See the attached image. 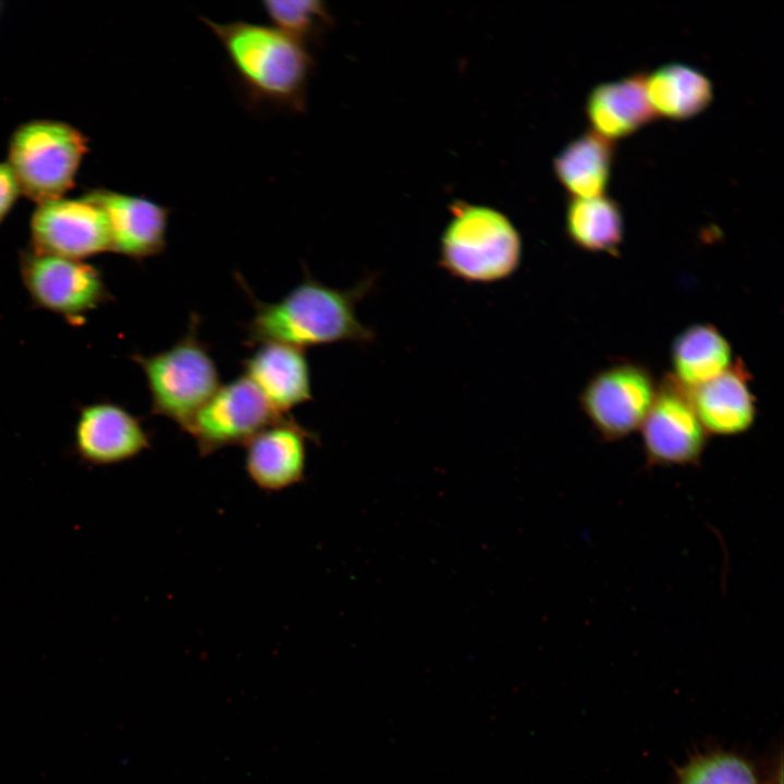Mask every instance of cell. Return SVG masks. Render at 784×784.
Returning a JSON list of instances; mask_svg holds the SVG:
<instances>
[{"label": "cell", "instance_id": "4fadbf2b", "mask_svg": "<svg viewBox=\"0 0 784 784\" xmlns=\"http://www.w3.org/2000/svg\"><path fill=\"white\" fill-rule=\"evenodd\" d=\"M106 212L110 226L111 252L135 261L162 254L171 209L143 196L106 188L84 195Z\"/></svg>", "mask_w": 784, "mask_h": 784}, {"label": "cell", "instance_id": "7c38bea8", "mask_svg": "<svg viewBox=\"0 0 784 784\" xmlns=\"http://www.w3.org/2000/svg\"><path fill=\"white\" fill-rule=\"evenodd\" d=\"M318 436L286 416L266 427L244 446V468L252 482L267 492L291 488L305 478L308 442Z\"/></svg>", "mask_w": 784, "mask_h": 784}, {"label": "cell", "instance_id": "ba28073f", "mask_svg": "<svg viewBox=\"0 0 784 784\" xmlns=\"http://www.w3.org/2000/svg\"><path fill=\"white\" fill-rule=\"evenodd\" d=\"M651 372L636 363H618L597 372L580 395L581 408L607 441L621 440L642 425L657 393Z\"/></svg>", "mask_w": 784, "mask_h": 784}, {"label": "cell", "instance_id": "6da1fadb", "mask_svg": "<svg viewBox=\"0 0 784 784\" xmlns=\"http://www.w3.org/2000/svg\"><path fill=\"white\" fill-rule=\"evenodd\" d=\"M236 280L254 308L244 327L246 346L281 343L306 350L342 342L365 344L375 339L373 331L358 319L356 311L357 304L375 285L373 274L348 289H336L304 269L303 280L270 303L258 299L240 274Z\"/></svg>", "mask_w": 784, "mask_h": 784}, {"label": "cell", "instance_id": "603a6c76", "mask_svg": "<svg viewBox=\"0 0 784 784\" xmlns=\"http://www.w3.org/2000/svg\"><path fill=\"white\" fill-rule=\"evenodd\" d=\"M22 194L20 184L8 162H0V224Z\"/></svg>", "mask_w": 784, "mask_h": 784}, {"label": "cell", "instance_id": "30bf717a", "mask_svg": "<svg viewBox=\"0 0 784 784\" xmlns=\"http://www.w3.org/2000/svg\"><path fill=\"white\" fill-rule=\"evenodd\" d=\"M29 233V248L44 254L84 260L111 252L108 217L98 204L85 196L37 204Z\"/></svg>", "mask_w": 784, "mask_h": 784}, {"label": "cell", "instance_id": "7a4b0ae2", "mask_svg": "<svg viewBox=\"0 0 784 784\" xmlns=\"http://www.w3.org/2000/svg\"><path fill=\"white\" fill-rule=\"evenodd\" d=\"M200 20L222 46L249 103L293 113L305 111L314 70L305 44L270 25Z\"/></svg>", "mask_w": 784, "mask_h": 784}, {"label": "cell", "instance_id": "e0dca14e", "mask_svg": "<svg viewBox=\"0 0 784 784\" xmlns=\"http://www.w3.org/2000/svg\"><path fill=\"white\" fill-rule=\"evenodd\" d=\"M614 143L586 132L560 151L553 162L558 181L573 197L603 196L614 162Z\"/></svg>", "mask_w": 784, "mask_h": 784}, {"label": "cell", "instance_id": "3957f363", "mask_svg": "<svg viewBox=\"0 0 784 784\" xmlns=\"http://www.w3.org/2000/svg\"><path fill=\"white\" fill-rule=\"evenodd\" d=\"M199 324L200 317L193 313L186 332L171 346L130 356L144 373L150 415L170 419L182 430L221 385L209 344L199 338Z\"/></svg>", "mask_w": 784, "mask_h": 784}, {"label": "cell", "instance_id": "d6986e66", "mask_svg": "<svg viewBox=\"0 0 784 784\" xmlns=\"http://www.w3.org/2000/svg\"><path fill=\"white\" fill-rule=\"evenodd\" d=\"M672 375L687 389L698 387L732 365L727 340L712 324H693L682 331L672 344Z\"/></svg>", "mask_w": 784, "mask_h": 784}, {"label": "cell", "instance_id": "2e32d148", "mask_svg": "<svg viewBox=\"0 0 784 784\" xmlns=\"http://www.w3.org/2000/svg\"><path fill=\"white\" fill-rule=\"evenodd\" d=\"M645 81V74L635 73L596 86L586 101L591 131L613 142L653 122L658 115L648 100Z\"/></svg>", "mask_w": 784, "mask_h": 784}, {"label": "cell", "instance_id": "52a82bcc", "mask_svg": "<svg viewBox=\"0 0 784 784\" xmlns=\"http://www.w3.org/2000/svg\"><path fill=\"white\" fill-rule=\"evenodd\" d=\"M290 415L279 414L245 376L221 384L194 414L183 431L200 456L224 448L245 445L266 427Z\"/></svg>", "mask_w": 784, "mask_h": 784}, {"label": "cell", "instance_id": "277c9868", "mask_svg": "<svg viewBox=\"0 0 784 784\" xmlns=\"http://www.w3.org/2000/svg\"><path fill=\"white\" fill-rule=\"evenodd\" d=\"M440 240L439 265L468 283L512 277L522 260V238L507 217L478 205L456 203Z\"/></svg>", "mask_w": 784, "mask_h": 784}, {"label": "cell", "instance_id": "5b68a950", "mask_svg": "<svg viewBox=\"0 0 784 784\" xmlns=\"http://www.w3.org/2000/svg\"><path fill=\"white\" fill-rule=\"evenodd\" d=\"M87 151V138L74 126L53 120L21 124L9 143L8 163L22 191L37 204L61 198L73 186Z\"/></svg>", "mask_w": 784, "mask_h": 784}, {"label": "cell", "instance_id": "5bb4252c", "mask_svg": "<svg viewBox=\"0 0 784 784\" xmlns=\"http://www.w3.org/2000/svg\"><path fill=\"white\" fill-rule=\"evenodd\" d=\"M253 348L242 360V375L279 414L290 415L291 409L314 399L305 350L281 343H264Z\"/></svg>", "mask_w": 784, "mask_h": 784}, {"label": "cell", "instance_id": "8fae6325", "mask_svg": "<svg viewBox=\"0 0 784 784\" xmlns=\"http://www.w3.org/2000/svg\"><path fill=\"white\" fill-rule=\"evenodd\" d=\"M151 444L142 419L122 404L101 400L82 405L73 429V451L91 466L131 461Z\"/></svg>", "mask_w": 784, "mask_h": 784}, {"label": "cell", "instance_id": "8992f818", "mask_svg": "<svg viewBox=\"0 0 784 784\" xmlns=\"http://www.w3.org/2000/svg\"><path fill=\"white\" fill-rule=\"evenodd\" d=\"M19 272L33 305L70 323L78 324L113 299L101 270L84 260L27 247L19 254Z\"/></svg>", "mask_w": 784, "mask_h": 784}, {"label": "cell", "instance_id": "ffe728a7", "mask_svg": "<svg viewBox=\"0 0 784 784\" xmlns=\"http://www.w3.org/2000/svg\"><path fill=\"white\" fill-rule=\"evenodd\" d=\"M566 233L578 247L590 253L615 254L624 237L620 205L603 196L573 197L566 208Z\"/></svg>", "mask_w": 784, "mask_h": 784}, {"label": "cell", "instance_id": "7402d4cb", "mask_svg": "<svg viewBox=\"0 0 784 784\" xmlns=\"http://www.w3.org/2000/svg\"><path fill=\"white\" fill-rule=\"evenodd\" d=\"M262 9L277 28L303 44L329 24L327 9L318 0H267Z\"/></svg>", "mask_w": 784, "mask_h": 784}, {"label": "cell", "instance_id": "9c48e42d", "mask_svg": "<svg viewBox=\"0 0 784 784\" xmlns=\"http://www.w3.org/2000/svg\"><path fill=\"white\" fill-rule=\"evenodd\" d=\"M650 466H696L708 442L689 390L672 375L658 383L653 403L639 428Z\"/></svg>", "mask_w": 784, "mask_h": 784}, {"label": "cell", "instance_id": "9a60e30c", "mask_svg": "<svg viewBox=\"0 0 784 784\" xmlns=\"http://www.w3.org/2000/svg\"><path fill=\"white\" fill-rule=\"evenodd\" d=\"M689 390L695 412L708 436H736L756 419L749 372L740 359L715 378Z\"/></svg>", "mask_w": 784, "mask_h": 784}, {"label": "cell", "instance_id": "44dd1931", "mask_svg": "<svg viewBox=\"0 0 784 784\" xmlns=\"http://www.w3.org/2000/svg\"><path fill=\"white\" fill-rule=\"evenodd\" d=\"M676 784H762L756 765L730 750H710L688 759L677 771Z\"/></svg>", "mask_w": 784, "mask_h": 784}, {"label": "cell", "instance_id": "ac0fdd59", "mask_svg": "<svg viewBox=\"0 0 784 784\" xmlns=\"http://www.w3.org/2000/svg\"><path fill=\"white\" fill-rule=\"evenodd\" d=\"M648 100L657 113L674 121L701 113L713 99L710 79L682 63H667L646 75Z\"/></svg>", "mask_w": 784, "mask_h": 784}]
</instances>
